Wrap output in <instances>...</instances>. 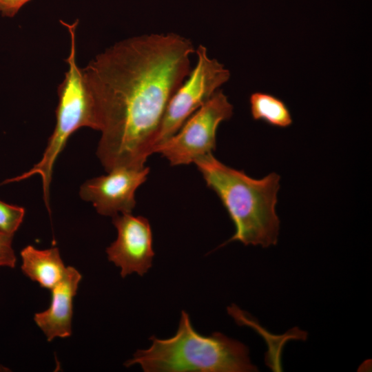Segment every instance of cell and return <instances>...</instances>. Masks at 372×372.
Wrapping results in <instances>:
<instances>
[{
  "mask_svg": "<svg viewBox=\"0 0 372 372\" xmlns=\"http://www.w3.org/2000/svg\"><path fill=\"white\" fill-rule=\"evenodd\" d=\"M194 52L178 34H143L116 43L82 69L99 119L96 155L107 172L145 166Z\"/></svg>",
  "mask_w": 372,
  "mask_h": 372,
  "instance_id": "6da1fadb",
  "label": "cell"
},
{
  "mask_svg": "<svg viewBox=\"0 0 372 372\" xmlns=\"http://www.w3.org/2000/svg\"><path fill=\"white\" fill-rule=\"evenodd\" d=\"M24 216L23 207L0 200V231L14 236L22 223Z\"/></svg>",
  "mask_w": 372,
  "mask_h": 372,
  "instance_id": "7c38bea8",
  "label": "cell"
},
{
  "mask_svg": "<svg viewBox=\"0 0 372 372\" xmlns=\"http://www.w3.org/2000/svg\"><path fill=\"white\" fill-rule=\"evenodd\" d=\"M195 53L196 63L171 98L154 147L177 132L187 119L230 77V72L223 64L209 56L205 46L199 45Z\"/></svg>",
  "mask_w": 372,
  "mask_h": 372,
  "instance_id": "8992f818",
  "label": "cell"
},
{
  "mask_svg": "<svg viewBox=\"0 0 372 372\" xmlns=\"http://www.w3.org/2000/svg\"><path fill=\"white\" fill-rule=\"evenodd\" d=\"M13 236L0 231V267H15L17 258L12 246Z\"/></svg>",
  "mask_w": 372,
  "mask_h": 372,
  "instance_id": "4fadbf2b",
  "label": "cell"
},
{
  "mask_svg": "<svg viewBox=\"0 0 372 372\" xmlns=\"http://www.w3.org/2000/svg\"><path fill=\"white\" fill-rule=\"evenodd\" d=\"M151 346L139 349L125 362L139 364L145 372L256 371L242 342L221 333L203 335L193 327L189 314L181 311L176 333L167 339L149 338Z\"/></svg>",
  "mask_w": 372,
  "mask_h": 372,
  "instance_id": "3957f363",
  "label": "cell"
},
{
  "mask_svg": "<svg viewBox=\"0 0 372 372\" xmlns=\"http://www.w3.org/2000/svg\"><path fill=\"white\" fill-rule=\"evenodd\" d=\"M207 185L218 196L235 226L227 241L268 247L278 241L280 220L276 212L280 177L247 176L217 160L212 154L194 163Z\"/></svg>",
  "mask_w": 372,
  "mask_h": 372,
  "instance_id": "7a4b0ae2",
  "label": "cell"
},
{
  "mask_svg": "<svg viewBox=\"0 0 372 372\" xmlns=\"http://www.w3.org/2000/svg\"><path fill=\"white\" fill-rule=\"evenodd\" d=\"M252 118L263 121L278 127H287L291 125L292 118L285 103L278 98L267 93L254 92L249 98Z\"/></svg>",
  "mask_w": 372,
  "mask_h": 372,
  "instance_id": "8fae6325",
  "label": "cell"
},
{
  "mask_svg": "<svg viewBox=\"0 0 372 372\" xmlns=\"http://www.w3.org/2000/svg\"><path fill=\"white\" fill-rule=\"evenodd\" d=\"M233 114V106L222 90H218L192 114L172 136L156 145L171 165H189L212 154L216 149L218 127Z\"/></svg>",
  "mask_w": 372,
  "mask_h": 372,
  "instance_id": "5b68a950",
  "label": "cell"
},
{
  "mask_svg": "<svg viewBox=\"0 0 372 372\" xmlns=\"http://www.w3.org/2000/svg\"><path fill=\"white\" fill-rule=\"evenodd\" d=\"M82 276L73 267H67L62 280L51 290V302L45 311L37 313L34 320L48 341L72 334L73 299Z\"/></svg>",
  "mask_w": 372,
  "mask_h": 372,
  "instance_id": "9c48e42d",
  "label": "cell"
},
{
  "mask_svg": "<svg viewBox=\"0 0 372 372\" xmlns=\"http://www.w3.org/2000/svg\"><path fill=\"white\" fill-rule=\"evenodd\" d=\"M117 238L106 249L107 258L121 268L123 278L134 272L143 276L152 267L154 251L148 220L132 213L112 217Z\"/></svg>",
  "mask_w": 372,
  "mask_h": 372,
  "instance_id": "ba28073f",
  "label": "cell"
},
{
  "mask_svg": "<svg viewBox=\"0 0 372 372\" xmlns=\"http://www.w3.org/2000/svg\"><path fill=\"white\" fill-rule=\"evenodd\" d=\"M149 172L145 166L114 168L106 175L85 181L80 187L79 196L103 216L132 213L136 205L135 192L147 180Z\"/></svg>",
  "mask_w": 372,
  "mask_h": 372,
  "instance_id": "52a82bcc",
  "label": "cell"
},
{
  "mask_svg": "<svg viewBox=\"0 0 372 372\" xmlns=\"http://www.w3.org/2000/svg\"><path fill=\"white\" fill-rule=\"evenodd\" d=\"M23 273L41 287L52 289L63 278L66 267L57 247L38 249L28 245L21 251Z\"/></svg>",
  "mask_w": 372,
  "mask_h": 372,
  "instance_id": "30bf717a",
  "label": "cell"
},
{
  "mask_svg": "<svg viewBox=\"0 0 372 372\" xmlns=\"http://www.w3.org/2000/svg\"><path fill=\"white\" fill-rule=\"evenodd\" d=\"M31 0H0V14L3 17L13 18L21 8Z\"/></svg>",
  "mask_w": 372,
  "mask_h": 372,
  "instance_id": "5bb4252c",
  "label": "cell"
},
{
  "mask_svg": "<svg viewBox=\"0 0 372 372\" xmlns=\"http://www.w3.org/2000/svg\"><path fill=\"white\" fill-rule=\"evenodd\" d=\"M60 22L66 27L70 39V54L65 59L68 70L57 89L59 101L56 125L41 160L26 172L4 180L2 184L19 182L34 175L42 180L43 198L49 209L50 186L56 160L70 136L79 128L87 127L99 131L100 123L94 97L81 68L76 60V30L79 20L72 23Z\"/></svg>",
  "mask_w": 372,
  "mask_h": 372,
  "instance_id": "277c9868",
  "label": "cell"
}]
</instances>
